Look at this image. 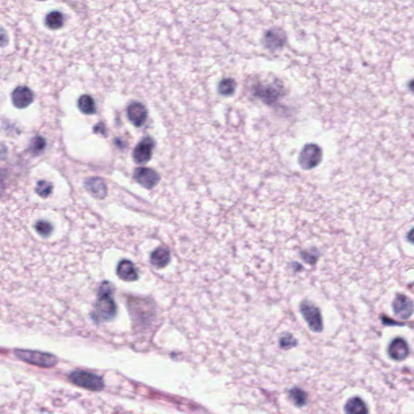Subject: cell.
<instances>
[{
  "instance_id": "obj_1",
  "label": "cell",
  "mask_w": 414,
  "mask_h": 414,
  "mask_svg": "<svg viewBox=\"0 0 414 414\" xmlns=\"http://www.w3.org/2000/svg\"><path fill=\"white\" fill-rule=\"evenodd\" d=\"M112 284L104 282L98 290L95 304L94 319L95 321H110L117 315V306L113 298Z\"/></svg>"
},
{
  "instance_id": "obj_2",
  "label": "cell",
  "mask_w": 414,
  "mask_h": 414,
  "mask_svg": "<svg viewBox=\"0 0 414 414\" xmlns=\"http://www.w3.org/2000/svg\"><path fill=\"white\" fill-rule=\"evenodd\" d=\"M252 95L262 100L266 105H273L285 95V89L282 83H257L252 86Z\"/></svg>"
},
{
  "instance_id": "obj_3",
  "label": "cell",
  "mask_w": 414,
  "mask_h": 414,
  "mask_svg": "<svg viewBox=\"0 0 414 414\" xmlns=\"http://www.w3.org/2000/svg\"><path fill=\"white\" fill-rule=\"evenodd\" d=\"M300 312L311 331L320 333L324 330V322L319 307L309 300L300 302Z\"/></svg>"
},
{
  "instance_id": "obj_4",
  "label": "cell",
  "mask_w": 414,
  "mask_h": 414,
  "mask_svg": "<svg viewBox=\"0 0 414 414\" xmlns=\"http://www.w3.org/2000/svg\"><path fill=\"white\" fill-rule=\"evenodd\" d=\"M323 160V151L316 143H308L300 151L298 162L303 170L309 171L317 168Z\"/></svg>"
},
{
  "instance_id": "obj_5",
  "label": "cell",
  "mask_w": 414,
  "mask_h": 414,
  "mask_svg": "<svg viewBox=\"0 0 414 414\" xmlns=\"http://www.w3.org/2000/svg\"><path fill=\"white\" fill-rule=\"evenodd\" d=\"M69 378L72 383L89 390L100 391L105 386L102 377L83 371L72 372Z\"/></svg>"
},
{
  "instance_id": "obj_6",
  "label": "cell",
  "mask_w": 414,
  "mask_h": 414,
  "mask_svg": "<svg viewBox=\"0 0 414 414\" xmlns=\"http://www.w3.org/2000/svg\"><path fill=\"white\" fill-rule=\"evenodd\" d=\"M16 355L17 357L24 362L31 364L36 365L41 367H52L57 363V358L50 354L30 351V350H17Z\"/></svg>"
},
{
  "instance_id": "obj_7",
  "label": "cell",
  "mask_w": 414,
  "mask_h": 414,
  "mask_svg": "<svg viewBox=\"0 0 414 414\" xmlns=\"http://www.w3.org/2000/svg\"><path fill=\"white\" fill-rule=\"evenodd\" d=\"M393 314L402 320H407L414 314V302L404 294H396L392 302Z\"/></svg>"
},
{
  "instance_id": "obj_8",
  "label": "cell",
  "mask_w": 414,
  "mask_h": 414,
  "mask_svg": "<svg viewBox=\"0 0 414 414\" xmlns=\"http://www.w3.org/2000/svg\"><path fill=\"white\" fill-rule=\"evenodd\" d=\"M286 40H287V37H286V32L283 31L280 28L274 27L264 33L262 38V42L266 49L270 51H275L283 47L286 44Z\"/></svg>"
},
{
  "instance_id": "obj_9",
  "label": "cell",
  "mask_w": 414,
  "mask_h": 414,
  "mask_svg": "<svg viewBox=\"0 0 414 414\" xmlns=\"http://www.w3.org/2000/svg\"><path fill=\"white\" fill-rule=\"evenodd\" d=\"M387 352L391 359L395 362H402L410 356V345L405 339L397 337L391 340Z\"/></svg>"
},
{
  "instance_id": "obj_10",
  "label": "cell",
  "mask_w": 414,
  "mask_h": 414,
  "mask_svg": "<svg viewBox=\"0 0 414 414\" xmlns=\"http://www.w3.org/2000/svg\"><path fill=\"white\" fill-rule=\"evenodd\" d=\"M154 148L155 142L152 138L150 137L143 138L133 150V158L134 162L138 165H145L149 162L152 156Z\"/></svg>"
},
{
  "instance_id": "obj_11",
  "label": "cell",
  "mask_w": 414,
  "mask_h": 414,
  "mask_svg": "<svg viewBox=\"0 0 414 414\" xmlns=\"http://www.w3.org/2000/svg\"><path fill=\"white\" fill-rule=\"evenodd\" d=\"M133 178L141 186L151 189L157 186L160 180L159 174L149 168H137L133 171Z\"/></svg>"
},
{
  "instance_id": "obj_12",
  "label": "cell",
  "mask_w": 414,
  "mask_h": 414,
  "mask_svg": "<svg viewBox=\"0 0 414 414\" xmlns=\"http://www.w3.org/2000/svg\"><path fill=\"white\" fill-rule=\"evenodd\" d=\"M34 99V93L26 86H19L15 88L12 93V104L19 110L29 107Z\"/></svg>"
},
{
  "instance_id": "obj_13",
  "label": "cell",
  "mask_w": 414,
  "mask_h": 414,
  "mask_svg": "<svg viewBox=\"0 0 414 414\" xmlns=\"http://www.w3.org/2000/svg\"><path fill=\"white\" fill-rule=\"evenodd\" d=\"M127 116L130 121L137 127H140L145 123L148 117V111L142 103L132 102L127 108Z\"/></svg>"
},
{
  "instance_id": "obj_14",
  "label": "cell",
  "mask_w": 414,
  "mask_h": 414,
  "mask_svg": "<svg viewBox=\"0 0 414 414\" xmlns=\"http://www.w3.org/2000/svg\"><path fill=\"white\" fill-rule=\"evenodd\" d=\"M86 190L94 198L103 199L107 195V186L100 177H91L84 182Z\"/></svg>"
},
{
  "instance_id": "obj_15",
  "label": "cell",
  "mask_w": 414,
  "mask_h": 414,
  "mask_svg": "<svg viewBox=\"0 0 414 414\" xmlns=\"http://www.w3.org/2000/svg\"><path fill=\"white\" fill-rule=\"evenodd\" d=\"M117 276L126 282L136 281L138 275L133 263L128 260H122L117 265Z\"/></svg>"
},
{
  "instance_id": "obj_16",
  "label": "cell",
  "mask_w": 414,
  "mask_h": 414,
  "mask_svg": "<svg viewBox=\"0 0 414 414\" xmlns=\"http://www.w3.org/2000/svg\"><path fill=\"white\" fill-rule=\"evenodd\" d=\"M171 260V253L169 248L161 246L153 251L151 254L150 262L153 266L158 269H162L169 264Z\"/></svg>"
},
{
  "instance_id": "obj_17",
  "label": "cell",
  "mask_w": 414,
  "mask_h": 414,
  "mask_svg": "<svg viewBox=\"0 0 414 414\" xmlns=\"http://www.w3.org/2000/svg\"><path fill=\"white\" fill-rule=\"evenodd\" d=\"M344 412L347 414H367L369 413V410L362 398L353 396L345 403Z\"/></svg>"
},
{
  "instance_id": "obj_18",
  "label": "cell",
  "mask_w": 414,
  "mask_h": 414,
  "mask_svg": "<svg viewBox=\"0 0 414 414\" xmlns=\"http://www.w3.org/2000/svg\"><path fill=\"white\" fill-rule=\"evenodd\" d=\"M288 398L295 407L302 408L307 405V394L300 387H294L288 391Z\"/></svg>"
},
{
  "instance_id": "obj_19",
  "label": "cell",
  "mask_w": 414,
  "mask_h": 414,
  "mask_svg": "<svg viewBox=\"0 0 414 414\" xmlns=\"http://www.w3.org/2000/svg\"><path fill=\"white\" fill-rule=\"evenodd\" d=\"M65 17L62 12L53 11L48 13L45 18V26L52 30L61 29L64 25Z\"/></svg>"
},
{
  "instance_id": "obj_20",
  "label": "cell",
  "mask_w": 414,
  "mask_h": 414,
  "mask_svg": "<svg viewBox=\"0 0 414 414\" xmlns=\"http://www.w3.org/2000/svg\"><path fill=\"white\" fill-rule=\"evenodd\" d=\"M78 107L84 114L92 115L95 113V103L89 95H83L78 100Z\"/></svg>"
},
{
  "instance_id": "obj_21",
  "label": "cell",
  "mask_w": 414,
  "mask_h": 414,
  "mask_svg": "<svg viewBox=\"0 0 414 414\" xmlns=\"http://www.w3.org/2000/svg\"><path fill=\"white\" fill-rule=\"evenodd\" d=\"M236 80L231 79V78L222 79L220 83H219V87H218L219 94H221L222 95H224V96H229V95H232L236 92Z\"/></svg>"
},
{
  "instance_id": "obj_22",
  "label": "cell",
  "mask_w": 414,
  "mask_h": 414,
  "mask_svg": "<svg viewBox=\"0 0 414 414\" xmlns=\"http://www.w3.org/2000/svg\"><path fill=\"white\" fill-rule=\"evenodd\" d=\"M300 257L306 264L315 265L319 260V250L315 248V247L308 248V249L302 250L300 252Z\"/></svg>"
},
{
  "instance_id": "obj_23",
  "label": "cell",
  "mask_w": 414,
  "mask_h": 414,
  "mask_svg": "<svg viewBox=\"0 0 414 414\" xmlns=\"http://www.w3.org/2000/svg\"><path fill=\"white\" fill-rule=\"evenodd\" d=\"M298 343H299V341H298L297 339L290 333H282L281 337L279 338V347L282 350H291L293 348L297 346Z\"/></svg>"
},
{
  "instance_id": "obj_24",
  "label": "cell",
  "mask_w": 414,
  "mask_h": 414,
  "mask_svg": "<svg viewBox=\"0 0 414 414\" xmlns=\"http://www.w3.org/2000/svg\"><path fill=\"white\" fill-rule=\"evenodd\" d=\"M45 147H46V142L45 138L41 136H36L30 142L29 150L33 153V155H38L45 150Z\"/></svg>"
},
{
  "instance_id": "obj_25",
  "label": "cell",
  "mask_w": 414,
  "mask_h": 414,
  "mask_svg": "<svg viewBox=\"0 0 414 414\" xmlns=\"http://www.w3.org/2000/svg\"><path fill=\"white\" fill-rule=\"evenodd\" d=\"M35 190L41 198H46L52 193L53 185L49 181L41 180L37 184Z\"/></svg>"
},
{
  "instance_id": "obj_26",
  "label": "cell",
  "mask_w": 414,
  "mask_h": 414,
  "mask_svg": "<svg viewBox=\"0 0 414 414\" xmlns=\"http://www.w3.org/2000/svg\"><path fill=\"white\" fill-rule=\"evenodd\" d=\"M37 232L42 237H49L53 231L52 224L46 220H39L35 224Z\"/></svg>"
},
{
  "instance_id": "obj_27",
  "label": "cell",
  "mask_w": 414,
  "mask_h": 414,
  "mask_svg": "<svg viewBox=\"0 0 414 414\" xmlns=\"http://www.w3.org/2000/svg\"><path fill=\"white\" fill-rule=\"evenodd\" d=\"M381 322H382V324L383 325H386V326H404L405 324L404 323H400V322L396 321L395 320L391 319L389 317H386V316H381L380 317Z\"/></svg>"
},
{
  "instance_id": "obj_28",
  "label": "cell",
  "mask_w": 414,
  "mask_h": 414,
  "mask_svg": "<svg viewBox=\"0 0 414 414\" xmlns=\"http://www.w3.org/2000/svg\"><path fill=\"white\" fill-rule=\"evenodd\" d=\"M9 42V38L7 32L0 28V47H5Z\"/></svg>"
},
{
  "instance_id": "obj_29",
  "label": "cell",
  "mask_w": 414,
  "mask_h": 414,
  "mask_svg": "<svg viewBox=\"0 0 414 414\" xmlns=\"http://www.w3.org/2000/svg\"><path fill=\"white\" fill-rule=\"evenodd\" d=\"M7 155V148L2 143H0V160H4Z\"/></svg>"
},
{
  "instance_id": "obj_30",
  "label": "cell",
  "mask_w": 414,
  "mask_h": 414,
  "mask_svg": "<svg viewBox=\"0 0 414 414\" xmlns=\"http://www.w3.org/2000/svg\"><path fill=\"white\" fill-rule=\"evenodd\" d=\"M292 268L294 269V271L295 272H300L303 269V268H302V264H300V263H297V262H293Z\"/></svg>"
},
{
  "instance_id": "obj_31",
  "label": "cell",
  "mask_w": 414,
  "mask_h": 414,
  "mask_svg": "<svg viewBox=\"0 0 414 414\" xmlns=\"http://www.w3.org/2000/svg\"><path fill=\"white\" fill-rule=\"evenodd\" d=\"M413 231L414 230L411 229V231L409 232V236H410V239H408V241H410L411 243H413V241H414V238H413Z\"/></svg>"
},
{
  "instance_id": "obj_32",
  "label": "cell",
  "mask_w": 414,
  "mask_h": 414,
  "mask_svg": "<svg viewBox=\"0 0 414 414\" xmlns=\"http://www.w3.org/2000/svg\"><path fill=\"white\" fill-rule=\"evenodd\" d=\"M38 1H46V0H38Z\"/></svg>"
}]
</instances>
